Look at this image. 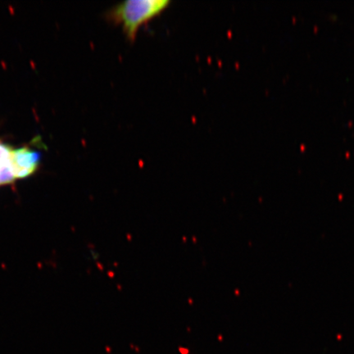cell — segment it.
<instances>
[{
    "label": "cell",
    "instance_id": "6da1fadb",
    "mask_svg": "<svg viewBox=\"0 0 354 354\" xmlns=\"http://www.w3.org/2000/svg\"><path fill=\"white\" fill-rule=\"evenodd\" d=\"M170 3L168 0H127L116 5L109 16L122 26L127 38L134 40L139 27L160 14Z\"/></svg>",
    "mask_w": 354,
    "mask_h": 354
},
{
    "label": "cell",
    "instance_id": "7a4b0ae2",
    "mask_svg": "<svg viewBox=\"0 0 354 354\" xmlns=\"http://www.w3.org/2000/svg\"><path fill=\"white\" fill-rule=\"evenodd\" d=\"M40 158V152L29 148L12 149L11 161L16 179L26 178L33 175L39 168Z\"/></svg>",
    "mask_w": 354,
    "mask_h": 354
},
{
    "label": "cell",
    "instance_id": "3957f363",
    "mask_svg": "<svg viewBox=\"0 0 354 354\" xmlns=\"http://www.w3.org/2000/svg\"><path fill=\"white\" fill-rule=\"evenodd\" d=\"M12 148L0 142V171L12 166L11 153Z\"/></svg>",
    "mask_w": 354,
    "mask_h": 354
}]
</instances>
